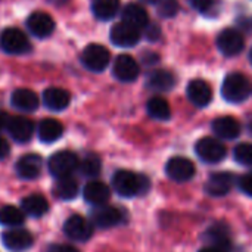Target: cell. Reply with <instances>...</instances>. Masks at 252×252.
I'll return each mask as SVG.
<instances>
[{"label": "cell", "instance_id": "6da1fadb", "mask_svg": "<svg viewBox=\"0 0 252 252\" xmlns=\"http://www.w3.org/2000/svg\"><path fill=\"white\" fill-rule=\"evenodd\" d=\"M112 186L118 195L124 198H133L148 192L149 180L145 176L136 174L133 171L118 170L112 177Z\"/></svg>", "mask_w": 252, "mask_h": 252}, {"label": "cell", "instance_id": "7a4b0ae2", "mask_svg": "<svg viewBox=\"0 0 252 252\" xmlns=\"http://www.w3.org/2000/svg\"><path fill=\"white\" fill-rule=\"evenodd\" d=\"M221 94L230 103H241L251 94V84L244 74L232 72L223 81Z\"/></svg>", "mask_w": 252, "mask_h": 252}, {"label": "cell", "instance_id": "3957f363", "mask_svg": "<svg viewBox=\"0 0 252 252\" xmlns=\"http://www.w3.org/2000/svg\"><path fill=\"white\" fill-rule=\"evenodd\" d=\"M0 47L9 55H24L31 50L27 34L15 27L6 28L0 34Z\"/></svg>", "mask_w": 252, "mask_h": 252}, {"label": "cell", "instance_id": "277c9868", "mask_svg": "<svg viewBox=\"0 0 252 252\" xmlns=\"http://www.w3.org/2000/svg\"><path fill=\"white\" fill-rule=\"evenodd\" d=\"M111 61V53L109 50L97 43H92L86 46V49L81 53V62L83 65L93 72H102Z\"/></svg>", "mask_w": 252, "mask_h": 252}, {"label": "cell", "instance_id": "5b68a950", "mask_svg": "<svg viewBox=\"0 0 252 252\" xmlns=\"http://www.w3.org/2000/svg\"><path fill=\"white\" fill-rule=\"evenodd\" d=\"M49 171L53 177L62 179L69 177L77 168H78V158L74 152L69 151H61L50 157L49 159Z\"/></svg>", "mask_w": 252, "mask_h": 252}, {"label": "cell", "instance_id": "8992f818", "mask_svg": "<svg viewBox=\"0 0 252 252\" xmlns=\"http://www.w3.org/2000/svg\"><path fill=\"white\" fill-rule=\"evenodd\" d=\"M216 43H217L219 50L227 58H233V56L239 55L245 47V38H244L242 32L235 28L223 30L219 34Z\"/></svg>", "mask_w": 252, "mask_h": 252}, {"label": "cell", "instance_id": "52a82bcc", "mask_svg": "<svg viewBox=\"0 0 252 252\" xmlns=\"http://www.w3.org/2000/svg\"><path fill=\"white\" fill-rule=\"evenodd\" d=\"M195 151H196V155L208 164H217L223 161L227 154L224 145L214 137H204L198 140Z\"/></svg>", "mask_w": 252, "mask_h": 252}, {"label": "cell", "instance_id": "ba28073f", "mask_svg": "<svg viewBox=\"0 0 252 252\" xmlns=\"http://www.w3.org/2000/svg\"><path fill=\"white\" fill-rule=\"evenodd\" d=\"M165 173L171 180L177 183H183V182H189L195 176L196 168H195V164L189 158L174 157L167 162Z\"/></svg>", "mask_w": 252, "mask_h": 252}, {"label": "cell", "instance_id": "9c48e42d", "mask_svg": "<svg viewBox=\"0 0 252 252\" xmlns=\"http://www.w3.org/2000/svg\"><path fill=\"white\" fill-rule=\"evenodd\" d=\"M109 38L118 47H133L140 40V30L121 21L111 28Z\"/></svg>", "mask_w": 252, "mask_h": 252}, {"label": "cell", "instance_id": "30bf717a", "mask_svg": "<svg viewBox=\"0 0 252 252\" xmlns=\"http://www.w3.org/2000/svg\"><path fill=\"white\" fill-rule=\"evenodd\" d=\"M112 72H114V77L117 80H120L123 83H131V81H134L139 77L140 68H139L137 61L133 56H130V55H120L114 61Z\"/></svg>", "mask_w": 252, "mask_h": 252}, {"label": "cell", "instance_id": "8fae6325", "mask_svg": "<svg viewBox=\"0 0 252 252\" xmlns=\"http://www.w3.org/2000/svg\"><path fill=\"white\" fill-rule=\"evenodd\" d=\"M63 232L65 235L77 242H86L90 239L92 233H93V227L92 224L80 216H72L69 217L65 224H63Z\"/></svg>", "mask_w": 252, "mask_h": 252}, {"label": "cell", "instance_id": "7c38bea8", "mask_svg": "<svg viewBox=\"0 0 252 252\" xmlns=\"http://www.w3.org/2000/svg\"><path fill=\"white\" fill-rule=\"evenodd\" d=\"M27 27L38 38L49 37L55 30V21L53 18L46 12H34L27 19Z\"/></svg>", "mask_w": 252, "mask_h": 252}, {"label": "cell", "instance_id": "4fadbf2b", "mask_svg": "<svg viewBox=\"0 0 252 252\" xmlns=\"http://www.w3.org/2000/svg\"><path fill=\"white\" fill-rule=\"evenodd\" d=\"M188 97L195 106L205 108L213 100V89L204 80H192L188 86Z\"/></svg>", "mask_w": 252, "mask_h": 252}, {"label": "cell", "instance_id": "5bb4252c", "mask_svg": "<svg viewBox=\"0 0 252 252\" xmlns=\"http://www.w3.org/2000/svg\"><path fill=\"white\" fill-rule=\"evenodd\" d=\"M16 174L24 180H32L37 179L43 168V161L40 155L35 154H27L21 157L16 162Z\"/></svg>", "mask_w": 252, "mask_h": 252}, {"label": "cell", "instance_id": "9a60e30c", "mask_svg": "<svg viewBox=\"0 0 252 252\" xmlns=\"http://www.w3.org/2000/svg\"><path fill=\"white\" fill-rule=\"evenodd\" d=\"M3 245L10 251H25L32 245V236L25 229H10L1 235Z\"/></svg>", "mask_w": 252, "mask_h": 252}, {"label": "cell", "instance_id": "2e32d148", "mask_svg": "<svg viewBox=\"0 0 252 252\" xmlns=\"http://www.w3.org/2000/svg\"><path fill=\"white\" fill-rule=\"evenodd\" d=\"M7 131L10 134V137L19 143L28 142L32 134H34V124L31 120L25 118V117H13L9 120L7 124Z\"/></svg>", "mask_w": 252, "mask_h": 252}, {"label": "cell", "instance_id": "e0dca14e", "mask_svg": "<svg viewBox=\"0 0 252 252\" xmlns=\"http://www.w3.org/2000/svg\"><path fill=\"white\" fill-rule=\"evenodd\" d=\"M83 196H84L86 202H89L94 207H100L109 201L111 190L102 182H89L83 189Z\"/></svg>", "mask_w": 252, "mask_h": 252}, {"label": "cell", "instance_id": "ac0fdd59", "mask_svg": "<svg viewBox=\"0 0 252 252\" xmlns=\"http://www.w3.org/2000/svg\"><path fill=\"white\" fill-rule=\"evenodd\" d=\"M213 131L217 134V137L232 140L241 134V124L233 117H219L213 121Z\"/></svg>", "mask_w": 252, "mask_h": 252}, {"label": "cell", "instance_id": "d6986e66", "mask_svg": "<svg viewBox=\"0 0 252 252\" xmlns=\"http://www.w3.org/2000/svg\"><path fill=\"white\" fill-rule=\"evenodd\" d=\"M123 220V214L118 208L115 207H108V205H100L97 210L93 213V223L100 227V229H109L117 224H120Z\"/></svg>", "mask_w": 252, "mask_h": 252}, {"label": "cell", "instance_id": "ffe728a7", "mask_svg": "<svg viewBox=\"0 0 252 252\" xmlns=\"http://www.w3.org/2000/svg\"><path fill=\"white\" fill-rule=\"evenodd\" d=\"M233 176L229 173H217L210 177V180L205 185V190L211 196H224L230 192L233 186Z\"/></svg>", "mask_w": 252, "mask_h": 252}, {"label": "cell", "instance_id": "44dd1931", "mask_svg": "<svg viewBox=\"0 0 252 252\" xmlns=\"http://www.w3.org/2000/svg\"><path fill=\"white\" fill-rule=\"evenodd\" d=\"M121 16H123V22H127L136 28H146L149 25V15L148 12L145 10L143 6L137 4V3H128L124 6L123 12H121Z\"/></svg>", "mask_w": 252, "mask_h": 252}, {"label": "cell", "instance_id": "7402d4cb", "mask_svg": "<svg viewBox=\"0 0 252 252\" xmlns=\"http://www.w3.org/2000/svg\"><path fill=\"white\" fill-rule=\"evenodd\" d=\"M43 102L50 111H63L69 105L71 96L65 89L49 87L43 93Z\"/></svg>", "mask_w": 252, "mask_h": 252}, {"label": "cell", "instance_id": "603a6c76", "mask_svg": "<svg viewBox=\"0 0 252 252\" xmlns=\"http://www.w3.org/2000/svg\"><path fill=\"white\" fill-rule=\"evenodd\" d=\"M10 103L24 112H32L38 108V97L30 89H18L12 93Z\"/></svg>", "mask_w": 252, "mask_h": 252}, {"label": "cell", "instance_id": "cb8c5ba5", "mask_svg": "<svg viewBox=\"0 0 252 252\" xmlns=\"http://www.w3.org/2000/svg\"><path fill=\"white\" fill-rule=\"evenodd\" d=\"M148 87L155 92H167L171 90L176 84V77L173 72L165 69H155L148 75L146 81Z\"/></svg>", "mask_w": 252, "mask_h": 252}, {"label": "cell", "instance_id": "d4e9b609", "mask_svg": "<svg viewBox=\"0 0 252 252\" xmlns=\"http://www.w3.org/2000/svg\"><path fill=\"white\" fill-rule=\"evenodd\" d=\"M63 133V126L53 118H46L38 126V137L43 143H53L61 139Z\"/></svg>", "mask_w": 252, "mask_h": 252}, {"label": "cell", "instance_id": "484cf974", "mask_svg": "<svg viewBox=\"0 0 252 252\" xmlns=\"http://www.w3.org/2000/svg\"><path fill=\"white\" fill-rule=\"evenodd\" d=\"M22 210L25 214L31 217H41L49 211V204L44 196L41 195H30L25 196L21 202Z\"/></svg>", "mask_w": 252, "mask_h": 252}, {"label": "cell", "instance_id": "4316f807", "mask_svg": "<svg viewBox=\"0 0 252 252\" xmlns=\"http://www.w3.org/2000/svg\"><path fill=\"white\" fill-rule=\"evenodd\" d=\"M120 10V0H93L92 12L100 21L112 19Z\"/></svg>", "mask_w": 252, "mask_h": 252}, {"label": "cell", "instance_id": "83f0119b", "mask_svg": "<svg viewBox=\"0 0 252 252\" xmlns=\"http://www.w3.org/2000/svg\"><path fill=\"white\" fill-rule=\"evenodd\" d=\"M146 111L154 120H158V121H167L171 118L170 103L164 97H159V96H155V97L148 100Z\"/></svg>", "mask_w": 252, "mask_h": 252}, {"label": "cell", "instance_id": "f1b7e54d", "mask_svg": "<svg viewBox=\"0 0 252 252\" xmlns=\"http://www.w3.org/2000/svg\"><path fill=\"white\" fill-rule=\"evenodd\" d=\"M55 195L59 199H63V201L74 199L78 195V185H77V182L74 179H71V177L58 179V182L55 185Z\"/></svg>", "mask_w": 252, "mask_h": 252}, {"label": "cell", "instance_id": "f546056e", "mask_svg": "<svg viewBox=\"0 0 252 252\" xmlns=\"http://www.w3.org/2000/svg\"><path fill=\"white\" fill-rule=\"evenodd\" d=\"M25 220V214L12 205H6L3 208H0V224L6 226V227H18L24 223Z\"/></svg>", "mask_w": 252, "mask_h": 252}, {"label": "cell", "instance_id": "4dcf8cb0", "mask_svg": "<svg viewBox=\"0 0 252 252\" xmlns=\"http://www.w3.org/2000/svg\"><path fill=\"white\" fill-rule=\"evenodd\" d=\"M80 170L84 176L87 177H96L100 170H102V162L100 158L96 154H87L80 164Z\"/></svg>", "mask_w": 252, "mask_h": 252}, {"label": "cell", "instance_id": "1f68e13d", "mask_svg": "<svg viewBox=\"0 0 252 252\" xmlns=\"http://www.w3.org/2000/svg\"><path fill=\"white\" fill-rule=\"evenodd\" d=\"M235 159L247 167H252V143H241L235 148Z\"/></svg>", "mask_w": 252, "mask_h": 252}, {"label": "cell", "instance_id": "d6a6232c", "mask_svg": "<svg viewBox=\"0 0 252 252\" xmlns=\"http://www.w3.org/2000/svg\"><path fill=\"white\" fill-rule=\"evenodd\" d=\"M211 241H214V242H217L219 245L217 247H220V248H223V250H226L224 247H227L230 242L227 241V229L226 227H220V224H217V226H213L211 229H210V232H208V235H207Z\"/></svg>", "mask_w": 252, "mask_h": 252}, {"label": "cell", "instance_id": "836d02e7", "mask_svg": "<svg viewBox=\"0 0 252 252\" xmlns=\"http://www.w3.org/2000/svg\"><path fill=\"white\" fill-rule=\"evenodd\" d=\"M158 12L164 18H171L179 12V3L177 0H161Z\"/></svg>", "mask_w": 252, "mask_h": 252}, {"label": "cell", "instance_id": "e575fe53", "mask_svg": "<svg viewBox=\"0 0 252 252\" xmlns=\"http://www.w3.org/2000/svg\"><path fill=\"white\" fill-rule=\"evenodd\" d=\"M188 1L198 12H208L214 4V0H188Z\"/></svg>", "mask_w": 252, "mask_h": 252}, {"label": "cell", "instance_id": "d590c367", "mask_svg": "<svg viewBox=\"0 0 252 252\" xmlns=\"http://www.w3.org/2000/svg\"><path fill=\"white\" fill-rule=\"evenodd\" d=\"M239 188H241V190H242L245 195L252 196V173L245 174V176L239 180Z\"/></svg>", "mask_w": 252, "mask_h": 252}, {"label": "cell", "instance_id": "8d00e7d4", "mask_svg": "<svg viewBox=\"0 0 252 252\" xmlns=\"http://www.w3.org/2000/svg\"><path fill=\"white\" fill-rule=\"evenodd\" d=\"M47 252H78L75 248L69 247V245H59V244H55V245H50L49 247V251Z\"/></svg>", "mask_w": 252, "mask_h": 252}, {"label": "cell", "instance_id": "74e56055", "mask_svg": "<svg viewBox=\"0 0 252 252\" xmlns=\"http://www.w3.org/2000/svg\"><path fill=\"white\" fill-rule=\"evenodd\" d=\"M148 30H146V35H148V38H151V40H157V38H159V28L157 27V25H148L146 27Z\"/></svg>", "mask_w": 252, "mask_h": 252}, {"label": "cell", "instance_id": "f35d334b", "mask_svg": "<svg viewBox=\"0 0 252 252\" xmlns=\"http://www.w3.org/2000/svg\"><path fill=\"white\" fill-rule=\"evenodd\" d=\"M7 154H9V143L3 137H0V159L6 158Z\"/></svg>", "mask_w": 252, "mask_h": 252}, {"label": "cell", "instance_id": "ab89813d", "mask_svg": "<svg viewBox=\"0 0 252 252\" xmlns=\"http://www.w3.org/2000/svg\"><path fill=\"white\" fill-rule=\"evenodd\" d=\"M9 115L6 114V112H3V111H0V130H3V128H6L7 127V124H9Z\"/></svg>", "mask_w": 252, "mask_h": 252}, {"label": "cell", "instance_id": "60d3db41", "mask_svg": "<svg viewBox=\"0 0 252 252\" xmlns=\"http://www.w3.org/2000/svg\"><path fill=\"white\" fill-rule=\"evenodd\" d=\"M199 252H226V250H223L217 245H213V247H205V248L199 250Z\"/></svg>", "mask_w": 252, "mask_h": 252}, {"label": "cell", "instance_id": "b9f144b4", "mask_svg": "<svg viewBox=\"0 0 252 252\" xmlns=\"http://www.w3.org/2000/svg\"><path fill=\"white\" fill-rule=\"evenodd\" d=\"M142 1H146V3H152V4H155V3H159L161 0H142Z\"/></svg>", "mask_w": 252, "mask_h": 252}, {"label": "cell", "instance_id": "7bdbcfd3", "mask_svg": "<svg viewBox=\"0 0 252 252\" xmlns=\"http://www.w3.org/2000/svg\"><path fill=\"white\" fill-rule=\"evenodd\" d=\"M248 130L252 133V117L250 118V121H248Z\"/></svg>", "mask_w": 252, "mask_h": 252}, {"label": "cell", "instance_id": "ee69618b", "mask_svg": "<svg viewBox=\"0 0 252 252\" xmlns=\"http://www.w3.org/2000/svg\"><path fill=\"white\" fill-rule=\"evenodd\" d=\"M250 62H251V65H252V49H251V52H250Z\"/></svg>", "mask_w": 252, "mask_h": 252}]
</instances>
